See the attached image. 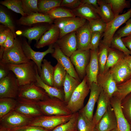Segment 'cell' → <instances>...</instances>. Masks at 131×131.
Listing matches in <instances>:
<instances>
[{
  "mask_svg": "<svg viewBox=\"0 0 131 131\" xmlns=\"http://www.w3.org/2000/svg\"><path fill=\"white\" fill-rule=\"evenodd\" d=\"M18 102L14 110L22 115L32 119L43 115L36 104L31 103Z\"/></svg>",
  "mask_w": 131,
  "mask_h": 131,
  "instance_id": "23",
  "label": "cell"
},
{
  "mask_svg": "<svg viewBox=\"0 0 131 131\" xmlns=\"http://www.w3.org/2000/svg\"><path fill=\"white\" fill-rule=\"evenodd\" d=\"M122 39L125 46L131 51V34Z\"/></svg>",
  "mask_w": 131,
  "mask_h": 131,
  "instance_id": "55",
  "label": "cell"
},
{
  "mask_svg": "<svg viewBox=\"0 0 131 131\" xmlns=\"http://www.w3.org/2000/svg\"><path fill=\"white\" fill-rule=\"evenodd\" d=\"M82 4L80 0H62L60 6L72 10L77 8Z\"/></svg>",
  "mask_w": 131,
  "mask_h": 131,
  "instance_id": "52",
  "label": "cell"
},
{
  "mask_svg": "<svg viewBox=\"0 0 131 131\" xmlns=\"http://www.w3.org/2000/svg\"><path fill=\"white\" fill-rule=\"evenodd\" d=\"M82 4H86L93 6L95 8L98 6L97 0H81Z\"/></svg>",
  "mask_w": 131,
  "mask_h": 131,
  "instance_id": "56",
  "label": "cell"
},
{
  "mask_svg": "<svg viewBox=\"0 0 131 131\" xmlns=\"http://www.w3.org/2000/svg\"><path fill=\"white\" fill-rule=\"evenodd\" d=\"M71 10L76 16L84 18L88 21L101 18L97 13L95 8L92 5L82 4L77 8Z\"/></svg>",
  "mask_w": 131,
  "mask_h": 131,
  "instance_id": "26",
  "label": "cell"
},
{
  "mask_svg": "<svg viewBox=\"0 0 131 131\" xmlns=\"http://www.w3.org/2000/svg\"><path fill=\"white\" fill-rule=\"evenodd\" d=\"M54 20L64 18L76 16L71 9L60 6L54 8L47 14Z\"/></svg>",
  "mask_w": 131,
  "mask_h": 131,
  "instance_id": "36",
  "label": "cell"
},
{
  "mask_svg": "<svg viewBox=\"0 0 131 131\" xmlns=\"http://www.w3.org/2000/svg\"><path fill=\"white\" fill-rule=\"evenodd\" d=\"M121 102V107L123 114L129 122L131 124V93L127 95Z\"/></svg>",
  "mask_w": 131,
  "mask_h": 131,
  "instance_id": "47",
  "label": "cell"
},
{
  "mask_svg": "<svg viewBox=\"0 0 131 131\" xmlns=\"http://www.w3.org/2000/svg\"><path fill=\"white\" fill-rule=\"evenodd\" d=\"M131 17V8L125 13L115 17L111 21L107 24L106 29L102 36L103 38L101 42L110 47L111 41L116 31Z\"/></svg>",
  "mask_w": 131,
  "mask_h": 131,
  "instance_id": "7",
  "label": "cell"
},
{
  "mask_svg": "<svg viewBox=\"0 0 131 131\" xmlns=\"http://www.w3.org/2000/svg\"><path fill=\"white\" fill-rule=\"evenodd\" d=\"M103 34L98 32H92L90 46V49L92 50L98 49L100 40Z\"/></svg>",
  "mask_w": 131,
  "mask_h": 131,
  "instance_id": "48",
  "label": "cell"
},
{
  "mask_svg": "<svg viewBox=\"0 0 131 131\" xmlns=\"http://www.w3.org/2000/svg\"><path fill=\"white\" fill-rule=\"evenodd\" d=\"M62 0H41L38 1L39 13L47 14L54 8L60 6Z\"/></svg>",
  "mask_w": 131,
  "mask_h": 131,
  "instance_id": "39",
  "label": "cell"
},
{
  "mask_svg": "<svg viewBox=\"0 0 131 131\" xmlns=\"http://www.w3.org/2000/svg\"><path fill=\"white\" fill-rule=\"evenodd\" d=\"M79 114V112L74 113L68 121L58 125L51 131H75L77 130V123Z\"/></svg>",
  "mask_w": 131,
  "mask_h": 131,
  "instance_id": "40",
  "label": "cell"
},
{
  "mask_svg": "<svg viewBox=\"0 0 131 131\" xmlns=\"http://www.w3.org/2000/svg\"><path fill=\"white\" fill-rule=\"evenodd\" d=\"M87 22L86 19L78 16L57 19L54 21V24L60 30L59 38L67 34L75 31Z\"/></svg>",
  "mask_w": 131,
  "mask_h": 131,
  "instance_id": "9",
  "label": "cell"
},
{
  "mask_svg": "<svg viewBox=\"0 0 131 131\" xmlns=\"http://www.w3.org/2000/svg\"><path fill=\"white\" fill-rule=\"evenodd\" d=\"M53 44L49 46L48 48L45 51L40 52L33 50L26 41L24 40L22 42V48L26 56L28 59L32 60L35 64L39 75L41 72V66L43 58L47 54H52L54 52Z\"/></svg>",
  "mask_w": 131,
  "mask_h": 131,
  "instance_id": "12",
  "label": "cell"
},
{
  "mask_svg": "<svg viewBox=\"0 0 131 131\" xmlns=\"http://www.w3.org/2000/svg\"><path fill=\"white\" fill-rule=\"evenodd\" d=\"M97 84L110 98L118 91L117 84L108 71L103 74H98Z\"/></svg>",
  "mask_w": 131,
  "mask_h": 131,
  "instance_id": "19",
  "label": "cell"
},
{
  "mask_svg": "<svg viewBox=\"0 0 131 131\" xmlns=\"http://www.w3.org/2000/svg\"><path fill=\"white\" fill-rule=\"evenodd\" d=\"M20 86L14 73L10 71L5 78L0 80V98H15L18 96Z\"/></svg>",
  "mask_w": 131,
  "mask_h": 131,
  "instance_id": "8",
  "label": "cell"
},
{
  "mask_svg": "<svg viewBox=\"0 0 131 131\" xmlns=\"http://www.w3.org/2000/svg\"><path fill=\"white\" fill-rule=\"evenodd\" d=\"M122 38L115 34L111 41L110 47L122 52L125 56L131 55V51L125 46Z\"/></svg>",
  "mask_w": 131,
  "mask_h": 131,
  "instance_id": "43",
  "label": "cell"
},
{
  "mask_svg": "<svg viewBox=\"0 0 131 131\" xmlns=\"http://www.w3.org/2000/svg\"><path fill=\"white\" fill-rule=\"evenodd\" d=\"M124 58L119 60L108 71L117 85L131 77V70Z\"/></svg>",
  "mask_w": 131,
  "mask_h": 131,
  "instance_id": "13",
  "label": "cell"
},
{
  "mask_svg": "<svg viewBox=\"0 0 131 131\" xmlns=\"http://www.w3.org/2000/svg\"><path fill=\"white\" fill-rule=\"evenodd\" d=\"M74 114L68 115H42L33 118L28 125L42 127L52 131L69 120Z\"/></svg>",
  "mask_w": 131,
  "mask_h": 131,
  "instance_id": "6",
  "label": "cell"
},
{
  "mask_svg": "<svg viewBox=\"0 0 131 131\" xmlns=\"http://www.w3.org/2000/svg\"><path fill=\"white\" fill-rule=\"evenodd\" d=\"M81 82L67 73L63 86L64 101L66 104Z\"/></svg>",
  "mask_w": 131,
  "mask_h": 131,
  "instance_id": "31",
  "label": "cell"
},
{
  "mask_svg": "<svg viewBox=\"0 0 131 131\" xmlns=\"http://www.w3.org/2000/svg\"><path fill=\"white\" fill-rule=\"evenodd\" d=\"M110 104L107 110L96 125L95 131H110L116 128L117 122L114 110Z\"/></svg>",
  "mask_w": 131,
  "mask_h": 131,
  "instance_id": "18",
  "label": "cell"
},
{
  "mask_svg": "<svg viewBox=\"0 0 131 131\" xmlns=\"http://www.w3.org/2000/svg\"><path fill=\"white\" fill-rule=\"evenodd\" d=\"M88 22L91 32H98L103 34L107 25V24L101 18L90 20Z\"/></svg>",
  "mask_w": 131,
  "mask_h": 131,
  "instance_id": "45",
  "label": "cell"
},
{
  "mask_svg": "<svg viewBox=\"0 0 131 131\" xmlns=\"http://www.w3.org/2000/svg\"><path fill=\"white\" fill-rule=\"evenodd\" d=\"M15 38L13 34L10 30L8 34L3 47L0 48V59L2 58L4 50L8 49L13 46L15 42Z\"/></svg>",
  "mask_w": 131,
  "mask_h": 131,
  "instance_id": "49",
  "label": "cell"
},
{
  "mask_svg": "<svg viewBox=\"0 0 131 131\" xmlns=\"http://www.w3.org/2000/svg\"><path fill=\"white\" fill-rule=\"evenodd\" d=\"M54 20L47 14L40 13H34L25 16H22L18 20L19 24L30 26L37 23H46L51 24Z\"/></svg>",
  "mask_w": 131,
  "mask_h": 131,
  "instance_id": "24",
  "label": "cell"
},
{
  "mask_svg": "<svg viewBox=\"0 0 131 131\" xmlns=\"http://www.w3.org/2000/svg\"><path fill=\"white\" fill-rule=\"evenodd\" d=\"M90 50H77L70 57L81 80H82L86 75V69L90 61Z\"/></svg>",
  "mask_w": 131,
  "mask_h": 131,
  "instance_id": "11",
  "label": "cell"
},
{
  "mask_svg": "<svg viewBox=\"0 0 131 131\" xmlns=\"http://www.w3.org/2000/svg\"><path fill=\"white\" fill-rule=\"evenodd\" d=\"M110 6L114 17L119 15L125 8H130V0H105Z\"/></svg>",
  "mask_w": 131,
  "mask_h": 131,
  "instance_id": "35",
  "label": "cell"
},
{
  "mask_svg": "<svg viewBox=\"0 0 131 131\" xmlns=\"http://www.w3.org/2000/svg\"><path fill=\"white\" fill-rule=\"evenodd\" d=\"M18 102L14 98H0V119L14 110Z\"/></svg>",
  "mask_w": 131,
  "mask_h": 131,
  "instance_id": "34",
  "label": "cell"
},
{
  "mask_svg": "<svg viewBox=\"0 0 131 131\" xmlns=\"http://www.w3.org/2000/svg\"><path fill=\"white\" fill-rule=\"evenodd\" d=\"M4 64L8 70L15 75L20 87L36 82L38 69L32 60L17 64Z\"/></svg>",
  "mask_w": 131,
  "mask_h": 131,
  "instance_id": "1",
  "label": "cell"
},
{
  "mask_svg": "<svg viewBox=\"0 0 131 131\" xmlns=\"http://www.w3.org/2000/svg\"><path fill=\"white\" fill-rule=\"evenodd\" d=\"M90 94L88 100L85 106L79 111L89 120L92 121L95 106L102 89L98 84L94 82L90 85Z\"/></svg>",
  "mask_w": 131,
  "mask_h": 131,
  "instance_id": "15",
  "label": "cell"
},
{
  "mask_svg": "<svg viewBox=\"0 0 131 131\" xmlns=\"http://www.w3.org/2000/svg\"><path fill=\"white\" fill-rule=\"evenodd\" d=\"M32 103L38 106L44 115H68L73 114L64 101L56 98L49 97L43 100Z\"/></svg>",
  "mask_w": 131,
  "mask_h": 131,
  "instance_id": "2",
  "label": "cell"
},
{
  "mask_svg": "<svg viewBox=\"0 0 131 131\" xmlns=\"http://www.w3.org/2000/svg\"><path fill=\"white\" fill-rule=\"evenodd\" d=\"M8 130L10 131H51L42 127L28 125Z\"/></svg>",
  "mask_w": 131,
  "mask_h": 131,
  "instance_id": "51",
  "label": "cell"
},
{
  "mask_svg": "<svg viewBox=\"0 0 131 131\" xmlns=\"http://www.w3.org/2000/svg\"><path fill=\"white\" fill-rule=\"evenodd\" d=\"M33 119L14 110L0 119V127L9 130L28 125Z\"/></svg>",
  "mask_w": 131,
  "mask_h": 131,
  "instance_id": "10",
  "label": "cell"
},
{
  "mask_svg": "<svg viewBox=\"0 0 131 131\" xmlns=\"http://www.w3.org/2000/svg\"><path fill=\"white\" fill-rule=\"evenodd\" d=\"M41 88L34 83L20 87L18 101L32 103L43 100L50 97Z\"/></svg>",
  "mask_w": 131,
  "mask_h": 131,
  "instance_id": "4",
  "label": "cell"
},
{
  "mask_svg": "<svg viewBox=\"0 0 131 131\" xmlns=\"http://www.w3.org/2000/svg\"><path fill=\"white\" fill-rule=\"evenodd\" d=\"M98 6L96 11L100 18L106 24L111 21L114 18L110 5L105 0H98Z\"/></svg>",
  "mask_w": 131,
  "mask_h": 131,
  "instance_id": "30",
  "label": "cell"
},
{
  "mask_svg": "<svg viewBox=\"0 0 131 131\" xmlns=\"http://www.w3.org/2000/svg\"><path fill=\"white\" fill-rule=\"evenodd\" d=\"M53 47L55 50L54 53L51 54L52 56L63 67L67 73L81 82V80L76 73L70 58L63 53L56 43L53 44Z\"/></svg>",
  "mask_w": 131,
  "mask_h": 131,
  "instance_id": "17",
  "label": "cell"
},
{
  "mask_svg": "<svg viewBox=\"0 0 131 131\" xmlns=\"http://www.w3.org/2000/svg\"><path fill=\"white\" fill-rule=\"evenodd\" d=\"M90 50V60L86 70V76L90 85L93 82L97 84V77L99 72L98 49L95 50Z\"/></svg>",
  "mask_w": 131,
  "mask_h": 131,
  "instance_id": "21",
  "label": "cell"
},
{
  "mask_svg": "<svg viewBox=\"0 0 131 131\" xmlns=\"http://www.w3.org/2000/svg\"><path fill=\"white\" fill-rule=\"evenodd\" d=\"M125 55L122 52L111 47L108 49V55L105 67L104 73L107 72Z\"/></svg>",
  "mask_w": 131,
  "mask_h": 131,
  "instance_id": "32",
  "label": "cell"
},
{
  "mask_svg": "<svg viewBox=\"0 0 131 131\" xmlns=\"http://www.w3.org/2000/svg\"><path fill=\"white\" fill-rule=\"evenodd\" d=\"M110 131H117V130L116 128Z\"/></svg>",
  "mask_w": 131,
  "mask_h": 131,
  "instance_id": "59",
  "label": "cell"
},
{
  "mask_svg": "<svg viewBox=\"0 0 131 131\" xmlns=\"http://www.w3.org/2000/svg\"><path fill=\"white\" fill-rule=\"evenodd\" d=\"M10 71L4 64L0 62V80L6 77Z\"/></svg>",
  "mask_w": 131,
  "mask_h": 131,
  "instance_id": "54",
  "label": "cell"
},
{
  "mask_svg": "<svg viewBox=\"0 0 131 131\" xmlns=\"http://www.w3.org/2000/svg\"><path fill=\"white\" fill-rule=\"evenodd\" d=\"M98 53V59L99 66V74H104L105 67L107 59L109 47L100 42Z\"/></svg>",
  "mask_w": 131,
  "mask_h": 131,
  "instance_id": "37",
  "label": "cell"
},
{
  "mask_svg": "<svg viewBox=\"0 0 131 131\" xmlns=\"http://www.w3.org/2000/svg\"><path fill=\"white\" fill-rule=\"evenodd\" d=\"M25 13L28 15L34 13H39L37 0H22Z\"/></svg>",
  "mask_w": 131,
  "mask_h": 131,
  "instance_id": "46",
  "label": "cell"
},
{
  "mask_svg": "<svg viewBox=\"0 0 131 131\" xmlns=\"http://www.w3.org/2000/svg\"><path fill=\"white\" fill-rule=\"evenodd\" d=\"M117 91L113 96L117 97L121 100L131 93V77L124 82L117 85Z\"/></svg>",
  "mask_w": 131,
  "mask_h": 131,
  "instance_id": "41",
  "label": "cell"
},
{
  "mask_svg": "<svg viewBox=\"0 0 131 131\" xmlns=\"http://www.w3.org/2000/svg\"><path fill=\"white\" fill-rule=\"evenodd\" d=\"M67 73L63 67L57 62L54 67L53 87L62 89Z\"/></svg>",
  "mask_w": 131,
  "mask_h": 131,
  "instance_id": "33",
  "label": "cell"
},
{
  "mask_svg": "<svg viewBox=\"0 0 131 131\" xmlns=\"http://www.w3.org/2000/svg\"><path fill=\"white\" fill-rule=\"evenodd\" d=\"M90 91L86 75L73 93L67 106L72 114L78 112L83 107L85 99Z\"/></svg>",
  "mask_w": 131,
  "mask_h": 131,
  "instance_id": "3",
  "label": "cell"
},
{
  "mask_svg": "<svg viewBox=\"0 0 131 131\" xmlns=\"http://www.w3.org/2000/svg\"><path fill=\"white\" fill-rule=\"evenodd\" d=\"M31 60L26 56L22 46V42L15 39V42L11 47L4 50L0 62L5 64H17L28 62Z\"/></svg>",
  "mask_w": 131,
  "mask_h": 131,
  "instance_id": "5",
  "label": "cell"
},
{
  "mask_svg": "<svg viewBox=\"0 0 131 131\" xmlns=\"http://www.w3.org/2000/svg\"><path fill=\"white\" fill-rule=\"evenodd\" d=\"M122 100L113 96L110 98V104L115 113L117 122V131H131L130 124L125 117L121 107Z\"/></svg>",
  "mask_w": 131,
  "mask_h": 131,
  "instance_id": "14",
  "label": "cell"
},
{
  "mask_svg": "<svg viewBox=\"0 0 131 131\" xmlns=\"http://www.w3.org/2000/svg\"><path fill=\"white\" fill-rule=\"evenodd\" d=\"M56 43L63 53L70 58L77 50L75 31L67 34L59 38Z\"/></svg>",
  "mask_w": 131,
  "mask_h": 131,
  "instance_id": "16",
  "label": "cell"
},
{
  "mask_svg": "<svg viewBox=\"0 0 131 131\" xmlns=\"http://www.w3.org/2000/svg\"><path fill=\"white\" fill-rule=\"evenodd\" d=\"M51 26L44 25L33 27L23 31L21 34L28 39L29 43L33 40H35L37 42Z\"/></svg>",
  "mask_w": 131,
  "mask_h": 131,
  "instance_id": "27",
  "label": "cell"
},
{
  "mask_svg": "<svg viewBox=\"0 0 131 131\" xmlns=\"http://www.w3.org/2000/svg\"><path fill=\"white\" fill-rule=\"evenodd\" d=\"M35 84L37 86L43 89L50 97L56 98L64 101V92L62 89L51 86L45 83L41 79L38 72L37 74L36 82Z\"/></svg>",
  "mask_w": 131,
  "mask_h": 131,
  "instance_id": "28",
  "label": "cell"
},
{
  "mask_svg": "<svg viewBox=\"0 0 131 131\" xmlns=\"http://www.w3.org/2000/svg\"><path fill=\"white\" fill-rule=\"evenodd\" d=\"M60 32L58 27L54 24L42 35L35 46L40 49L47 46L54 44L59 38Z\"/></svg>",
  "mask_w": 131,
  "mask_h": 131,
  "instance_id": "22",
  "label": "cell"
},
{
  "mask_svg": "<svg viewBox=\"0 0 131 131\" xmlns=\"http://www.w3.org/2000/svg\"><path fill=\"white\" fill-rule=\"evenodd\" d=\"M124 59L131 70V55L125 56Z\"/></svg>",
  "mask_w": 131,
  "mask_h": 131,
  "instance_id": "57",
  "label": "cell"
},
{
  "mask_svg": "<svg viewBox=\"0 0 131 131\" xmlns=\"http://www.w3.org/2000/svg\"><path fill=\"white\" fill-rule=\"evenodd\" d=\"M110 98L102 90L97 102L96 111L92 120L95 126L106 111L110 104Z\"/></svg>",
  "mask_w": 131,
  "mask_h": 131,
  "instance_id": "25",
  "label": "cell"
},
{
  "mask_svg": "<svg viewBox=\"0 0 131 131\" xmlns=\"http://www.w3.org/2000/svg\"><path fill=\"white\" fill-rule=\"evenodd\" d=\"M0 22L5 27L9 28L13 34L15 38H16L15 26L12 20L8 13L1 8L0 9Z\"/></svg>",
  "mask_w": 131,
  "mask_h": 131,
  "instance_id": "44",
  "label": "cell"
},
{
  "mask_svg": "<svg viewBox=\"0 0 131 131\" xmlns=\"http://www.w3.org/2000/svg\"><path fill=\"white\" fill-rule=\"evenodd\" d=\"M0 131H10L8 130L1 127H0Z\"/></svg>",
  "mask_w": 131,
  "mask_h": 131,
  "instance_id": "58",
  "label": "cell"
},
{
  "mask_svg": "<svg viewBox=\"0 0 131 131\" xmlns=\"http://www.w3.org/2000/svg\"><path fill=\"white\" fill-rule=\"evenodd\" d=\"M78 131L77 130H76V131Z\"/></svg>",
  "mask_w": 131,
  "mask_h": 131,
  "instance_id": "60",
  "label": "cell"
},
{
  "mask_svg": "<svg viewBox=\"0 0 131 131\" xmlns=\"http://www.w3.org/2000/svg\"><path fill=\"white\" fill-rule=\"evenodd\" d=\"M125 23V25L115 33L121 38L131 34V17Z\"/></svg>",
  "mask_w": 131,
  "mask_h": 131,
  "instance_id": "50",
  "label": "cell"
},
{
  "mask_svg": "<svg viewBox=\"0 0 131 131\" xmlns=\"http://www.w3.org/2000/svg\"><path fill=\"white\" fill-rule=\"evenodd\" d=\"M77 50H85L90 49L91 34L88 22L75 31Z\"/></svg>",
  "mask_w": 131,
  "mask_h": 131,
  "instance_id": "20",
  "label": "cell"
},
{
  "mask_svg": "<svg viewBox=\"0 0 131 131\" xmlns=\"http://www.w3.org/2000/svg\"><path fill=\"white\" fill-rule=\"evenodd\" d=\"M54 67L51 62L47 60L43 59L41 66V71L39 75L42 81L46 84L53 86Z\"/></svg>",
  "mask_w": 131,
  "mask_h": 131,
  "instance_id": "29",
  "label": "cell"
},
{
  "mask_svg": "<svg viewBox=\"0 0 131 131\" xmlns=\"http://www.w3.org/2000/svg\"><path fill=\"white\" fill-rule=\"evenodd\" d=\"M77 128L78 131H95V125L81 112L79 111Z\"/></svg>",
  "mask_w": 131,
  "mask_h": 131,
  "instance_id": "38",
  "label": "cell"
},
{
  "mask_svg": "<svg viewBox=\"0 0 131 131\" xmlns=\"http://www.w3.org/2000/svg\"><path fill=\"white\" fill-rule=\"evenodd\" d=\"M0 3L8 8L21 14L22 16H27L23 9L22 0H5L1 1Z\"/></svg>",
  "mask_w": 131,
  "mask_h": 131,
  "instance_id": "42",
  "label": "cell"
},
{
  "mask_svg": "<svg viewBox=\"0 0 131 131\" xmlns=\"http://www.w3.org/2000/svg\"><path fill=\"white\" fill-rule=\"evenodd\" d=\"M0 27V48H2L6 39L8 34L10 31L8 28L4 29Z\"/></svg>",
  "mask_w": 131,
  "mask_h": 131,
  "instance_id": "53",
  "label": "cell"
}]
</instances>
